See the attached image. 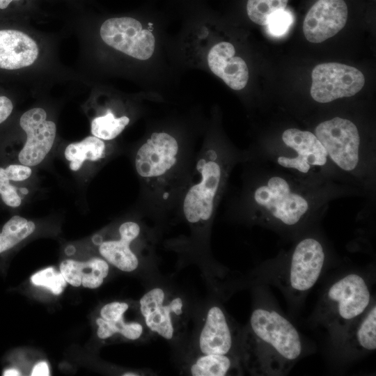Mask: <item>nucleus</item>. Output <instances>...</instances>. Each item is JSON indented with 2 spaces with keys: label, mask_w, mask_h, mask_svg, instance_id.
<instances>
[{
  "label": "nucleus",
  "mask_w": 376,
  "mask_h": 376,
  "mask_svg": "<svg viewBox=\"0 0 376 376\" xmlns=\"http://www.w3.org/2000/svg\"><path fill=\"white\" fill-rule=\"evenodd\" d=\"M302 342L295 327L269 308L252 312L240 342L241 357L256 375H283L302 352Z\"/></svg>",
  "instance_id": "1"
},
{
  "label": "nucleus",
  "mask_w": 376,
  "mask_h": 376,
  "mask_svg": "<svg viewBox=\"0 0 376 376\" xmlns=\"http://www.w3.org/2000/svg\"><path fill=\"white\" fill-rule=\"evenodd\" d=\"M188 148L173 134L152 132L137 149L134 166L148 190V196L164 205L173 197L178 200L191 168L188 163Z\"/></svg>",
  "instance_id": "2"
},
{
  "label": "nucleus",
  "mask_w": 376,
  "mask_h": 376,
  "mask_svg": "<svg viewBox=\"0 0 376 376\" xmlns=\"http://www.w3.org/2000/svg\"><path fill=\"white\" fill-rule=\"evenodd\" d=\"M229 160L223 148L205 145L200 150L178 199L190 225L203 227L212 220L227 182Z\"/></svg>",
  "instance_id": "3"
},
{
  "label": "nucleus",
  "mask_w": 376,
  "mask_h": 376,
  "mask_svg": "<svg viewBox=\"0 0 376 376\" xmlns=\"http://www.w3.org/2000/svg\"><path fill=\"white\" fill-rule=\"evenodd\" d=\"M249 199L255 219L284 228L300 225L313 207L306 192L280 175H272L253 186Z\"/></svg>",
  "instance_id": "4"
},
{
  "label": "nucleus",
  "mask_w": 376,
  "mask_h": 376,
  "mask_svg": "<svg viewBox=\"0 0 376 376\" xmlns=\"http://www.w3.org/2000/svg\"><path fill=\"white\" fill-rule=\"evenodd\" d=\"M370 293L363 277L348 274L326 291L320 307V317L334 331L345 332L370 304Z\"/></svg>",
  "instance_id": "5"
},
{
  "label": "nucleus",
  "mask_w": 376,
  "mask_h": 376,
  "mask_svg": "<svg viewBox=\"0 0 376 376\" xmlns=\"http://www.w3.org/2000/svg\"><path fill=\"white\" fill-rule=\"evenodd\" d=\"M283 148L276 155V163L301 177H308L322 171L330 162L326 149L310 131L297 128L284 130Z\"/></svg>",
  "instance_id": "6"
},
{
  "label": "nucleus",
  "mask_w": 376,
  "mask_h": 376,
  "mask_svg": "<svg viewBox=\"0 0 376 376\" xmlns=\"http://www.w3.org/2000/svg\"><path fill=\"white\" fill-rule=\"evenodd\" d=\"M314 134L335 166L347 173L358 171L362 161V148L361 137L354 123L335 117L318 124Z\"/></svg>",
  "instance_id": "7"
},
{
  "label": "nucleus",
  "mask_w": 376,
  "mask_h": 376,
  "mask_svg": "<svg viewBox=\"0 0 376 376\" xmlns=\"http://www.w3.org/2000/svg\"><path fill=\"white\" fill-rule=\"evenodd\" d=\"M311 95L320 103L352 97L365 83L363 73L356 68L338 63L317 65L313 70Z\"/></svg>",
  "instance_id": "8"
},
{
  "label": "nucleus",
  "mask_w": 376,
  "mask_h": 376,
  "mask_svg": "<svg viewBox=\"0 0 376 376\" xmlns=\"http://www.w3.org/2000/svg\"><path fill=\"white\" fill-rule=\"evenodd\" d=\"M100 33L107 45L134 58L147 60L154 53L153 33L143 29L136 19L129 17L108 19L102 24Z\"/></svg>",
  "instance_id": "9"
},
{
  "label": "nucleus",
  "mask_w": 376,
  "mask_h": 376,
  "mask_svg": "<svg viewBox=\"0 0 376 376\" xmlns=\"http://www.w3.org/2000/svg\"><path fill=\"white\" fill-rule=\"evenodd\" d=\"M139 304L148 329L166 340H172L177 334V321L184 313L182 299L154 288L143 295Z\"/></svg>",
  "instance_id": "10"
},
{
  "label": "nucleus",
  "mask_w": 376,
  "mask_h": 376,
  "mask_svg": "<svg viewBox=\"0 0 376 376\" xmlns=\"http://www.w3.org/2000/svg\"><path fill=\"white\" fill-rule=\"evenodd\" d=\"M325 261L322 244L308 237L295 246L288 269V283L293 292L301 295L309 290L318 281Z\"/></svg>",
  "instance_id": "11"
},
{
  "label": "nucleus",
  "mask_w": 376,
  "mask_h": 376,
  "mask_svg": "<svg viewBox=\"0 0 376 376\" xmlns=\"http://www.w3.org/2000/svg\"><path fill=\"white\" fill-rule=\"evenodd\" d=\"M19 125L26 134V141L19 153V162L28 166L39 164L52 149L56 126L47 120V113L42 108H33L22 114Z\"/></svg>",
  "instance_id": "12"
},
{
  "label": "nucleus",
  "mask_w": 376,
  "mask_h": 376,
  "mask_svg": "<svg viewBox=\"0 0 376 376\" xmlns=\"http://www.w3.org/2000/svg\"><path fill=\"white\" fill-rule=\"evenodd\" d=\"M347 14L344 0H318L304 20L305 38L313 43H320L331 38L345 26Z\"/></svg>",
  "instance_id": "13"
},
{
  "label": "nucleus",
  "mask_w": 376,
  "mask_h": 376,
  "mask_svg": "<svg viewBox=\"0 0 376 376\" xmlns=\"http://www.w3.org/2000/svg\"><path fill=\"white\" fill-rule=\"evenodd\" d=\"M237 336L221 308L213 306L207 311L198 338V347L205 354H233Z\"/></svg>",
  "instance_id": "14"
},
{
  "label": "nucleus",
  "mask_w": 376,
  "mask_h": 376,
  "mask_svg": "<svg viewBox=\"0 0 376 376\" xmlns=\"http://www.w3.org/2000/svg\"><path fill=\"white\" fill-rule=\"evenodd\" d=\"M235 54V49L231 43L220 42L210 49L207 61L213 74L230 88L240 91L247 84L249 68L246 62Z\"/></svg>",
  "instance_id": "15"
},
{
  "label": "nucleus",
  "mask_w": 376,
  "mask_h": 376,
  "mask_svg": "<svg viewBox=\"0 0 376 376\" xmlns=\"http://www.w3.org/2000/svg\"><path fill=\"white\" fill-rule=\"evenodd\" d=\"M118 240L102 241L99 252L107 262L123 272H132L139 266V259L131 244L141 234L140 225L133 221H125L118 228Z\"/></svg>",
  "instance_id": "16"
},
{
  "label": "nucleus",
  "mask_w": 376,
  "mask_h": 376,
  "mask_svg": "<svg viewBox=\"0 0 376 376\" xmlns=\"http://www.w3.org/2000/svg\"><path fill=\"white\" fill-rule=\"evenodd\" d=\"M38 47L30 36L12 29L0 30V68L16 70L33 64Z\"/></svg>",
  "instance_id": "17"
},
{
  "label": "nucleus",
  "mask_w": 376,
  "mask_h": 376,
  "mask_svg": "<svg viewBox=\"0 0 376 376\" xmlns=\"http://www.w3.org/2000/svg\"><path fill=\"white\" fill-rule=\"evenodd\" d=\"M60 271L70 285L75 287L82 285L93 289L100 286L107 276L109 265L105 260L99 258L86 262L66 260L61 263Z\"/></svg>",
  "instance_id": "18"
},
{
  "label": "nucleus",
  "mask_w": 376,
  "mask_h": 376,
  "mask_svg": "<svg viewBox=\"0 0 376 376\" xmlns=\"http://www.w3.org/2000/svg\"><path fill=\"white\" fill-rule=\"evenodd\" d=\"M362 314L345 331L348 342L359 351H374L376 349V307L370 304Z\"/></svg>",
  "instance_id": "19"
},
{
  "label": "nucleus",
  "mask_w": 376,
  "mask_h": 376,
  "mask_svg": "<svg viewBox=\"0 0 376 376\" xmlns=\"http://www.w3.org/2000/svg\"><path fill=\"white\" fill-rule=\"evenodd\" d=\"M242 358L233 354H205L199 356L190 366L194 376H224L238 371Z\"/></svg>",
  "instance_id": "20"
},
{
  "label": "nucleus",
  "mask_w": 376,
  "mask_h": 376,
  "mask_svg": "<svg viewBox=\"0 0 376 376\" xmlns=\"http://www.w3.org/2000/svg\"><path fill=\"white\" fill-rule=\"evenodd\" d=\"M70 162V168L78 171L86 160L96 162L106 157V144L104 140L95 136H87L82 141L69 144L64 152Z\"/></svg>",
  "instance_id": "21"
},
{
  "label": "nucleus",
  "mask_w": 376,
  "mask_h": 376,
  "mask_svg": "<svg viewBox=\"0 0 376 376\" xmlns=\"http://www.w3.org/2000/svg\"><path fill=\"white\" fill-rule=\"evenodd\" d=\"M123 314L96 320L98 326L97 336L101 339H107L114 334H119L128 340H137L143 333V324L137 322H126Z\"/></svg>",
  "instance_id": "22"
},
{
  "label": "nucleus",
  "mask_w": 376,
  "mask_h": 376,
  "mask_svg": "<svg viewBox=\"0 0 376 376\" xmlns=\"http://www.w3.org/2000/svg\"><path fill=\"white\" fill-rule=\"evenodd\" d=\"M36 226L31 221L15 215L3 226L0 233V253L8 250L30 235Z\"/></svg>",
  "instance_id": "23"
},
{
  "label": "nucleus",
  "mask_w": 376,
  "mask_h": 376,
  "mask_svg": "<svg viewBox=\"0 0 376 376\" xmlns=\"http://www.w3.org/2000/svg\"><path fill=\"white\" fill-rule=\"evenodd\" d=\"M130 120L127 116L116 117L109 109L104 115L97 116L91 121V133L104 141H111L124 130Z\"/></svg>",
  "instance_id": "24"
},
{
  "label": "nucleus",
  "mask_w": 376,
  "mask_h": 376,
  "mask_svg": "<svg viewBox=\"0 0 376 376\" xmlns=\"http://www.w3.org/2000/svg\"><path fill=\"white\" fill-rule=\"evenodd\" d=\"M288 0H248L246 13L254 23L265 26L276 11L285 9Z\"/></svg>",
  "instance_id": "25"
},
{
  "label": "nucleus",
  "mask_w": 376,
  "mask_h": 376,
  "mask_svg": "<svg viewBox=\"0 0 376 376\" xmlns=\"http://www.w3.org/2000/svg\"><path fill=\"white\" fill-rule=\"evenodd\" d=\"M31 281L36 285L48 288L56 295L62 293L67 284L61 272L56 271L53 267H48L36 273L31 277Z\"/></svg>",
  "instance_id": "26"
},
{
  "label": "nucleus",
  "mask_w": 376,
  "mask_h": 376,
  "mask_svg": "<svg viewBox=\"0 0 376 376\" xmlns=\"http://www.w3.org/2000/svg\"><path fill=\"white\" fill-rule=\"evenodd\" d=\"M293 22V16L288 10H280L274 13L265 26L268 33L274 37L284 36Z\"/></svg>",
  "instance_id": "27"
},
{
  "label": "nucleus",
  "mask_w": 376,
  "mask_h": 376,
  "mask_svg": "<svg viewBox=\"0 0 376 376\" xmlns=\"http://www.w3.org/2000/svg\"><path fill=\"white\" fill-rule=\"evenodd\" d=\"M0 195L4 203L13 207L21 204V198L17 194L16 187L10 185L5 169L0 167Z\"/></svg>",
  "instance_id": "28"
},
{
  "label": "nucleus",
  "mask_w": 376,
  "mask_h": 376,
  "mask_svg": "<svg viewBox=\"0 0 376 376\" xmlns=\"http://www.w3.org/2000/svg\"><path fill=\"white\" fill-rule=\"evenodd\" d=\"M5 169V173L10 180L22 181L29 178L32 173L30 166L19 164H11Z\"/></svg>",
  "instance_id": "29"
},
{
  "label": "nucleus",
  "mask_w": 376,
  "mask_h": 376,
  "mask_svg": "<svg viewBox=\"0 0 376 376\" xmlns=\"http://www.w3.org/2000/svg\"><path fill=\"white\" fill-rule=\"evenodd\" d=\"M13 109L11 100L6 96H0V124L8 118Z\"/></svg>",
  "instance_id": "30"
},
{
  "label": "nucleus",
  "mask_w": 376,
  "mask_h": 376,
  "mask_svg": "<svg viewBox=\"0 0 376 376\" xmlns=\"http://www.w3.org/2000/svg\"><path fill=\"white\" fill-rule=\"evenodd\" d=\"M32 376H48L49 370L48 365L45 361L38 363L34 367L31 373Z\"/></svg>",
  "instance_id": "31"
},
{
  "label": "nucleus",
  "mask_w": 376,
  "mask_h": 376,
  "mask_svg": "<svg viewBox=\"0 0 376 376\" xmlns=\"http://www.w3.org/2000/svg\"><path fill=\"white\" fill-rule=\"evenodd\" d=\"M3 375L4 376H18L21 375L20 372H19L15 368H10L8 369L6 371H4Z\"/></svg>",
  "instance_id": "32"
},
{
  "label": "nucleus",
  "mask_w": 376,
  "mask_h": 376,
  "mask_svg": "<svg viewBox=\"0 0 376 376\" xmlns=\"http://www.w3.org/2000/svg\"><path fill=\"white\" fill-rule=\"evenodd\" d=\"M15 1L20 0H0V9H5L8 8L10 3Z\"/></svg>",
  "instance_id": "33"
},
{
  "label": "nucleus",
  "mask_w": 376,
  "mask_h": 376,
  "mask_svg": "<svg viewBox=\"0 0 376 376\" xmlns=\"http://www.w3.org/2000/svg\"><path fill=\"white\" fill-rule=\"evenodd\" d=\"M75 251V249L72 246H70L68 248H66L65 253L68 255H71L74 253Z\"/></svg>",
  "instance_id": "34"
},
{
  "label": "nucleus",
  "mask_w": 376,
  "mask_h": 376,
  "mask_svg": "<svg viewBox=\"0 0 376 376\" xmlns=\"http://www.w3.org/2000/svg\"><path fill=\"white\" fill-rule=\"evenodd\" d=\"M123 375H124V376H137V375H139V374L135 373H125Z\"/></svg>",
  "instance_id": "35"
},
{
  "label": "nucleus",
  "mask_w": 376,
  "mask_h": 376,
  "mask_svg": "<svg viewBox=\"0 0 376 376\" xmlns=\"http://www.w3.org/2000/svg\"><path fill=\"white\" fill-rule=\"evenodd\" d=\"M20 191L22 194H26L28 192V191L24 188L21 189Z\"/></svg>",
  "instance_id": "36"
}]
</instances>
